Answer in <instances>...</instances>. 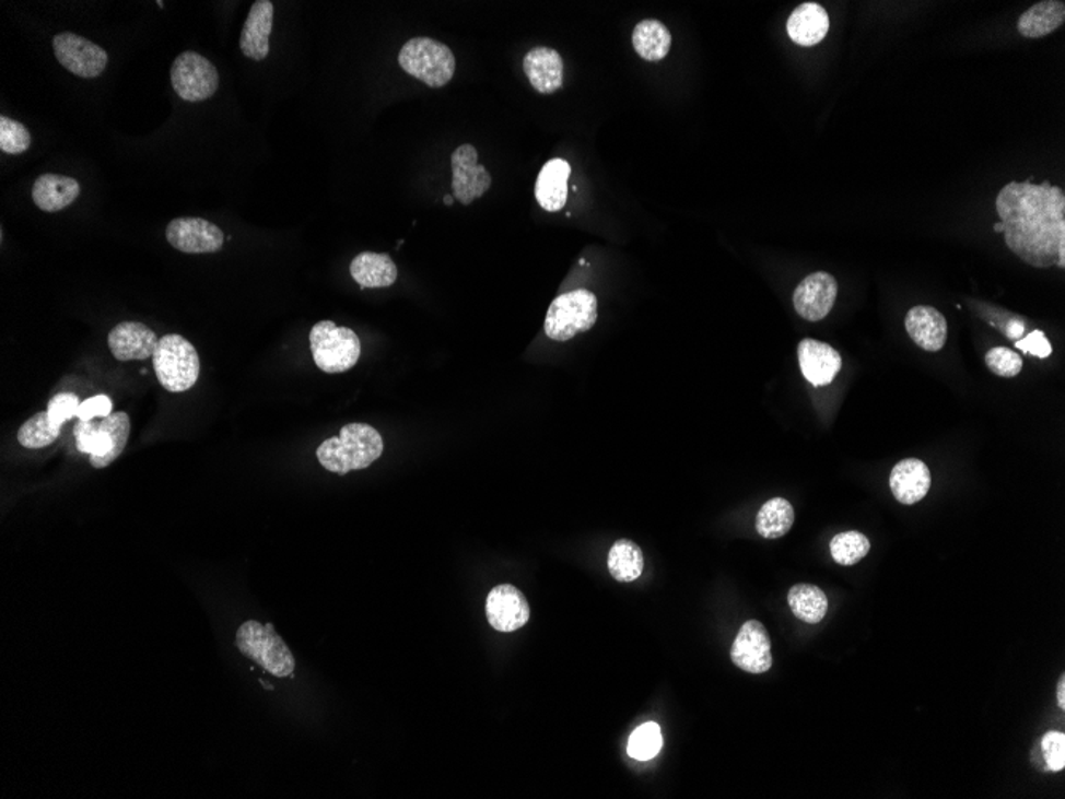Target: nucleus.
Wrapping results in <instances>:
<instances>
[{
	"label": "nucleus",
	"mask_w": 1065,
	"mask_h": 799,
	"mask_svg": "<svg viewBox=\"0 0 1065 799\" xmlns=\"http://www.w3.org/2000/svg\"><path fill=\"white\" fill-rule=\"evenodd\" d=\"M906 331L915 345L925 351H939L948 340V322L936 308L918 305L906 315Z\"/></svg>",
	"instance_id": "nucleus-21"
},
{
	"label": "nucleus",
	"mask_w": 1065,
	"mask_h": 799,
	"mask_svg": "<svg viewBox=\"0 0 1065 799\" xmlns=\"http://www.w3.org/2000/svg\"><path fill=\"white\" fill-rule=\"evenodd\" d=\"M645 557L639 544L630 540H619L612 544L608 554V569L619 583H632L642 576Z\"/></svg>",
	"instance_id": "nucleus-28"
},
{
	"label": "nucleus",
	"mask_w": 1065,
	"mask_h": 799,
	"mask_svg": "<svg viewBox=\"0 0 1065 799\" xmlns=\"http://www.w3.org/2000/svg\"><path fill=\"white\" fill-rule=\"evenodd\" d=\"M598 318V301L587 290L559 295L549 307L545 332L555 342H569L577 333L594 328Z\"/></svg>",
	"instance_id": "nucleus-8"
},
{
	"label": "nucleus",
	"mask_w": 1065,
	"mask_h": 799,
	"mask_svg": "<svg viewBox=\"0 0 1065 799\" xmlns=\"http://www.w3.org/2000/svg\"><path fill=\"white\" fill-rule=\"evenodd\" d=\"M444 201H445V204H452V203H454V197L447 196V197L444 198Z\"/></svg>",
	"instance_id": "nucleus-43"
},
{
	"label": "nucleus",
	"mask_w": 1065,
	"mask_h": 799,
	"mask_svg": "<svg viewBox=\"0 0 1065 799\" xmlns=\"http://www.w3.org/2000/svg\"><path fill=\"white\" fill-rule=\"evenodd\" d=\"M1065 21L1063 0H1043L1030 7L1018 20V31L1028 39H1040L1060 30Z\"/></svg>",
	"instance_id": "nucleus-26"
},
{
	"label": "nucleus",
	"mask_w": 1065,
	"mask_h": 799,
	"mask_svg": "<svg viewBox=\"0 0 1065 799\" xmlns=\"http://www.w3.org/2000/svg\"><path fill=\"white\" fill-rule=\"evenodd\" d=\"M1005 243L1037 269L1056 266L1065 246V193L1050 183H1009L995 201Z\"/></svg>",
	"instance_id": "nucleus-1"
},
{
	"label": "nucleus",
	"mask_w": 1065,
	"mask_h": 799,
	"mask_svg": "<svg viewBox=\"0 0 1065 799\" xmlns=\"http://www.w3.org/2000/svg\"><path fill=\"white\" fill-rule=\"evenodd\" d=\"M799 366L804 378L814 387H827L842 367L841 354L828 343L804 339L798 346Z\"/></svg>",
	"instance_id": "nucleus-17"
},
{
	"label": "nucleus",
	"mask_w": 1065,
	"mask_h": 799,
	"mask_svg": "<svg viewBox=\"0 0 1065 799\" xmlns=\"http://www.w3.org/2000/svg\"><path fill=\"white\" fill-rule=\"evenodd\" d=\"M398 59L400 68L407 74L419 79L430 89L447 85L457 69L450 48L430 37H416L406 42L400 48Z\"/></svg>",
	"instance_id": "nucleus-6"
},
{
	"label": "nucleus",
	"mask_w": 1065,
	"mask_h": 799,
	"mask_svg": "<svg viewBox=\"0 0 1065 799\" xmlns=\"http://www.w3.org/2000/svg\"><path fill=\"white\" fill-rule=\"evenodd\" d=\"M994 231L995 232H1000V234H1004V225H1002L1000 222H998V224H995L994 225Z\"/></svg>",
	"instance_id": "nucleus-42"
},
{
	"label": "nucleus",
	"mask_w": 1065,
	"mask_h": 799,
	"mask_svg": "<svg viewBox=\"0 0 1065 799\" xmlns=\"http://www.w3.org/2000/svg\"><path fill=\"white\" fill-rule=\"evenodd\" d=\"M110 413H113V399L106 395H97L86 399V401L80 404L79 410H77V416L82 422H90V420H95L97 416L100 419H106Z\"/></svg>",
	"instance_id": "nucleus-38"
},
{
	"label": "nucleus",
	"mask_w": 1065,
	"mask_h": 799,
	"mask_svg": "<svg viewBox=\"0 0 1065 799\" xmlns=\"http://www.w3.org/2000/svg\"><path fill=\"white\" fill-rule=\"evenodd\" d=\"M788 604L793 614L807 624H818L828 613V597L820 587L796 585L789 589Z\"/></svg>",
	"instance_id": "nucleus-29"
},
{
	"label": "nucleus",
	"mask_w": 1065,
	"mask_h": 799,
	"mask_svg": "<svg viewBox=\"0 0 1065 799\" xmlns=\"http://www.w3.org/2000/svg\"><path fill=\"white\" fill-rule=\"evenodd\" d=\"M632 44L640 58L653 62L660 61L670 51V31L660 21L643 20L633 30Z\"/></svg>",
	"instance_id": "nucleus-27"
},
{
	"label": "nucleus",
	"mask_w": 1065,
	"mask_h": 799,
	"mask_svg": "<svg viewBox=\"0 0 1065 799\" xmlns=\"http://www.w3.org/2000/svg\"><path fill=\"white\" fill-rule=\"evenodd\" d=\"M836 297V278L827 272H816L800 281L793 294V304L800 318L817 322L830 315Z\"/></svg>",
	"instance_id": "nucleus-14"
},
{
	"label": "nucleus",
	"mask_w": 1065,
	"mask_h": 799,
	"mask_svg": "<svg viewBox=\"0 0 1065 799\" xmlns=\"http://www.w3.org/2000/svg\"><path fill=\"white\" fill-rule=\"evenodd\" d=\"M383 454V439L374 426L350 423L337 437L324 440L316 450L319 463L327 471L348 474L374 465Z\"/></svg>",
	"instance_id": "nucleus-2"
},
{
	"label": "nucleus",
	"mask_w": 1065,
	"mask_h": 799,
	"mask_svg": "<svg viewBox=\"0 0 1065 799\" xmlns=\"http://www.w3.org/2000/svg\"><path fill=\"white\" fill-rule=\"evenodd\" d=\"M1004 332L1005 336L1008 337V339L1019 340L1021 339L1022 336H1025L1026 325L1025 322L1021 321V319L1018 318L1009 319L1007 325H1005Z\"/></svg>",
	"instance_id": "nucleus-40"
},
{
	"label": "nucleus",
	"mask_w": 1065,
	"mask_h": 799,
	"mask_svg": "<svg viewBox=\"0 0 1065 799\" xmlns=\"http://www.w3.org/2000/svg\"><path fill=\"white\" fill-rule=\"evenodd\" d=\"M795 524V509L785 498H772L762 505L757 516V531L765 540L785 537Z\"/></svg>",
	"instance_id": "nucleus-30"
},
{
	"label": "nucleus",
	"mask_w": 1065,
	"mask_h": 799,
	"mask_svg": "<svg viewBox=\"0 0 1065 799\" xmlns=\"http://www.w3.org/2000/svg\"><path fill=\"white\" fill-rule=\"evenodd\" d=\"M524 71L532 89L541 95H552L563 85V59L559 51L536 47L525 55Z\"/></svg>",
	"instance_id": "nucleus-19"
},
{
	"label": "nucleus",
	"mask_w": 1065,
	"mask_h": 799,
	"mask_svg": "<svg viewBox=\"0 0 1065 799\" xmlns=\"http://www.w3.org/2000/svg\"><path fill=\"white\" fill-rule=\"evenodd\" d=\"M1016 349L1021 350L1022 353L1040 357V360H1045L1053 353V346L1042 331H1032L1025 339L1016 340Z\"/></svg>",
	"instance_id": "nucleus-39"
},
{
	"label": "nucleus",
	"mask_w": 1065,
	"mask_h": 799,
	"mask_svg": "<svg viewBox=\"0 0 1065 799\" xmlns=\"http://www.w3.org/2000/svg\"><path fill=\"white\" fill-rule=\"evenodd\" d=\"M479 154L471 144L459 145L452 155V187L454 197L459 203L471 204L476 198L485 196L492 187V176L487 172L485 166L477 163Z\"/></svg>",
	"instance_id": "nucleus-12"
},
{
	"label": "nucleus",
	"mask_w": 1065,
	"mask_h": 799,
	"mask_svg": "<svg viewBox=\"0 0 1065 799\" xmlns=\"http://www.w3.org/2000/svg\"><path fill=\"white\" fill-rule=\"evenodd\" d=\"M1057 702H1060V707L1065 708V677H1061L1060 682H1057Z\"/></svg>",
	"instance_id": "nucleus-41"
},
{
	"label": "nucleus",
	"mask_w": 1065,
	"mask_h": 799,
	"mask_svg": "<svg viewBox=\"0 0 1065 799\" xmlns=\"http://www.w3.org/2000/svg\"><path fill=\"white\" fill-rule=\"evenodd\" d=\"M487 620L498 632H515L530 621V604L524 592L511 585L493 587L487 597Z\"/></svg>",
	"instance_id": "nucleus-15"
},
{
	"label": "nucleus",
	"mask_w": 1065,
	"mask_h": 799,
	"mask_svg": "<svg viewBox=\"0 0 1065 799\" xmlns=\"http://www.w3.org/2000/svg\"><path fill=\"white\" fill-rule=\"evenodd\" d=\"M159 337L142 322L125 321L115 326L107 337L110 353L117 361H144L153 356Z\"/></svg>",
	"instance_id": "nucleus-16"
},
{
	"label": "nucleus",
	"mask_w": 1065,
	"mask_h": 799,
	"mask_svg": "<svg viewBox=\"0 0 1065 799\" xmlns=\"http://www.w3.org/2000/svg\"><path fill=\"white\" fill-rule=\"evenodd\" d=\"M871 543L859 531H842L831 540L830 551L834 562L842 566H852L862 562L868 555Z\"/></svg>",
	"instance_id": "nucleus-32"
},
{
	"label": "nucleus",
	"mask_w": 1065,
	"mask_h": 799,
	"mask_svg": "<svg viewBox=\"0 0 1065 799\" xmlns=\"http://www.w3.org/2000/svg\"><path fill=\"white\" fill-rule=\"evenodd\" d=\"M160 385L169 392L194 388L200 377V356L186 337L168 333L162 337L152 356Z\"/></svg>",
	"instance_id": "nucleus-5"
},
{
	"label": "nucleus",
	"mask_w": 1065,
	"mask_h": 799,
	"mask_svg": "<svg viewBox=\"0 0 1065 799\" xmlns=\"http://www.w3.org/2000/svg\"><path fill=\"white\" fill-rule=\"evenodd\" d=\"M131 422L128 413L114 412L100 422L79 420L74 428L75 446L90 455V465L103 469L113 465L130 439Z\"/></svg>",
	"instance_id": "nucleus-3"
},
{
	"label": "nucleus",
	"mask_w": 1065,
	"mask_h": 799,
	"mask_svg": "<svg viewBox=\"0 0 1065 799\" xmlns=\"http://www.w3.org/2000/svg\"><path fill=\"white\" fill-rule=\"evenodd\" d=\"M570 175L571 166L566 160L552 158L542 166L535 187L536 201L542 210L557 213L565 208Z\"/></svg>",
	"instance_id": "nucleus-22"
},
{
	"label": "nucleus",
	"mask_w": 1065,
	"mask_h": 799,
	"mask_svg": "<svg viewBox=\"0 0 1065 799\" xmlns=\"http://www.w3.org/2000/svg\"><path fill=\"white\" fill-rule=\"evenodd\" d=\"M30 130L20 121L12 118L0 117V151L3 154L21 155L31 148Z\"/></svg>",
	"instance_id": "nucleus-34"
},
{
	"label": "nucleus",
	"mask_w": 1065,
	"mask_h": 799,
	"mask_svg": "<svg viewBox=\"0 0 1065 799\" xmlns=\"http://www.w3.org/2000/svg\"><path fill=\"white\" fill-rule=\"evenodd\" d=\"M664 745L663 732L657 722H645L636 728L629 739L628 753L630 759L639 761L653 760Z\"/></svg>",
	"instance_id": "nucleus-33"
},
{
	"label": "nucleus",
	"mask_w": 1065,
	"mask_h": 799,
	"mask_svg": "<svg viewBox=\"0 0 1065 799\" xmlns=\"http://www.w3.org/2000/svg\"><path fill=\"white\" fill-rule=\"evenodd\" d=\"M986 364L992 374L998 377H1016L1022 369V357L1016 351L997 346L987 351Z\"/></svg>",
	"instance_id": "nucleus-35"
},
{
	"label": "nucleus",
	"mask_w": 1065,
	"mask_h": 799,
	"mask_svg": "<svg viewBox=\"0 0 1065 799\" xmlns=\"http://www.w3.org/2000/svg\"><path fill=\"white\" fill-rule=\"evenodd\" d=\"M932 485L931 469L924 461L908 458L894 465L890 474V490L903 505H915L927 496Z\"/></svg>",
	"instance_id": "nucleus-20"
},
{
	"label": "nucleus",
	"mask_w": 1065,
	"mask_h": 799,
	"mask_svg": "<svg viewBox=\"0 0 1065 799\" xmlns=\"http://www.w3.org/2000/svg\"><path fill=\"white\" fill-rule=\"evenodd\" d=\"M1042 752L1045 755L1048 769L1060 773L1065 767V735L1060 731H1050L1043 736Z\"/></svg>",
	"instance_id": "nucleus-37"
},
{
	"label": "nucleus",
	"mask_w": 1065,
	"mask_h": 799,
	"mask_svg": "<svg viewBox=\"0 0 1065 799\" xmlns=\"http://www.w3.org/2000/svg\"><path fill=\"white\" fill-rule=\"evenodd\" d=\"M274 5L270 0H257L250 5L248 19L239 36V48L246 58L264 61L270 54Z\"/></svg>",
	"instance_id": "nucleus-18"
},
{
	"label": "nucleus",
	"mask_w": 1065,
	"mask_h": 799,
	"mask_svg": "<svg viewBox=\"0 0 1065 799\" xmlns=\"http://www.w3.org/2000/svg\"><path fill=\"white\" fill-rule=\"evenodd\" d=\"M166 239L180 252L211 254L224 248L225 234L207 219L177 218L166 227Z\"/></svg>",
	"instance_id": "nucleus-11"
},
{
	"label": "nucleus",
	"mask_w": 1065,
	"mask_h": 799,
	"mask_svg": "<svg viewBox=\"0 0 1065 799\" xmlns=\"http://www.w3.org/2000/svg\"><path fill=\"white\" fill-rule=\"evenodd\" d=\"M313 361L326 374L353 369L361 356V340L350 328L333 321H319L309 332Z\"/></svg>",
	"instance_id": "nucleus-7"
},
{
	"label": "nucleus",
	"mask_w": 1065,
	"mask_h": 799,
	"mask_svg": "<svg viewBox=\"0 0 1065 799\" xmlns=\"http://www.w3.org/2000/svg\"><path fill=\"white\" fill-rule=\"evenodd\" d=\"M789 39L800 47H814L827 37L830 19L827 10L816 2H806L795 9L786 23Z\"/></svg>",
	"instance_id": "nucleus-24"
},
{
	"label": "nucleus",
	"mask_w": 1065,
	"mask_h": 799,
	"mask_svg": "<svg viewBox=\"0 0 1065 799\" xmlns=\"http://www.w3.org/2000/svg\"><path fill=\"white\" fill-rule=\"evenodd\" d=\"M61 434V428L55 426L48 419L47 412H38L31 416L19 430V443L26 449H44L51 446Z\"/></svg>",
	"instance_id": "nucleus-31"
},
{
	"label": "nucleus",
	"mask_w": 1065,
	"mask_h": 799,
	"mask_svg": "<svg viewBox=\"0 0 1065 799\" xmlns=\"http://www.w3.org/2000/svg\"><path fill=\"white\" fill-rule=\"evenodd\" d=\"M172 85L176 95L187 103L212 98L219 89V72L210 59L197 51H184L174 59Z\"/></svg>",
	"instance_id": "nucleus-9"
},
{
	"label": "nucleus",
	"mask_w": 1065,
	"mask_h": 799,
	"mask_svg": "<svg viewBox=\"0 0 1065 799\" xmlns=\"http://www.w3.org/2000/svg\"><path fill=\"white\" fill-rule=\"evenodd\" d=\"M730 659L739 669L754 675L771 669L774 662L771 637L760 621L750 620L740 627L730 648Z\"/></svg>",
	"instance_id": "nucleus-13"
},
{
	"label": "nucleus",
	"mask_w": 1065,
	"mask_h": 799,
	"mask_svg": "<svg viewBox=\"0 0 1065 799\" xmlns=\"http://www.w3.org/2000/svg\"><path fill=\"white\" fill-rule=\"evenodd\" d=\"M80 404L82 402H80V399L77 398L74 392H59V395L54 396L51 401L48 402V419H50V422L55 426L61 428L66 422L77 416V410H79Z\"/></svg>",
	"instance_id": "nucleus-36"
},
{
	"label": "nucleus",
	"mask_w": 1065,
	"mask_h": 799,
	"mask_svg": "<svg viewBox=\"0 0 1065 799\" xmlns=\"http://www.w3.org/2000/svg\"><path fill=\"white\" fill-rule=\"evenodd\" d=\"M80 196V184L74 177L55 175L38 176L33 186V201L44 213L66 210Z\"/></svg>",
	"instance_id": "nucleus-23"
},
{
	"label": "nucleus",
	"mask_w": 1065,
	"mask_h": 799,
	"mask_svg": "<svg viewBox=\"0 0 1065 799\" xmlns=\"http://www.w3.org/2000/svg\"><path fill=\"white\" fill-rule=\"evenodd\" d=\"M353 280L361 287H389L398 280V267L388 254L361 252L350 266Z\"/></svg>",
	"instance_id": "nucleus-25"
},
{
	"label": "nucleus",
	"mask_w": 1065,
	"mask_h": 799,
	"mask_svg": "<svg viewBox=\"0 0 1065 799\" xmlns=\"http://www.w3.org/2000/svg\"><path fill=\"white\" fill-rule=\"evenodd\" d=\"M236 648L243 656L278 679L294 675L295 658L291 648L274 631L273 624L246 621L236 632Z\"/></svg>",
	"instance_id": "nucleus-4"
},
{
	"label": "nucleus",
	"mask_w": 1065,
	"mask_h": 799,
	"mask_svg": "<svg viewBox=\"0 0 1065 799\" xmlns=\"http://www.w3.org/2000/svg\"><path fill=\"white\" fill-rule=\"evenodd\" d=\"M54 51L66 71L82 79L100 78L109 62V55L103 47L72 33L55 36Z\"/></svg>",
	"instance_id": "nucleus-10"
}]
</instances>
